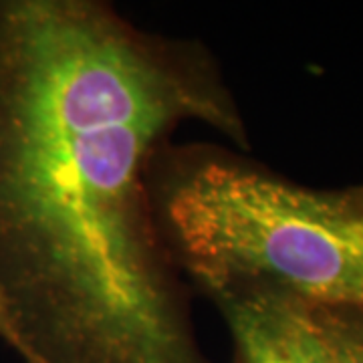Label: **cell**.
Listing matches in <instances>:
<instances>
[{"label":"cell","mask_w":363,"mask_h":363,"mask_svg":"<svg viewBox=\"0 0 363 363\" xmlns=\"http://www.w3.org/2000/svg\"><path fill=\"white\" fill-rule=\"evenodd\" d=\"M157 220L178 267L208 295L240 285L363 313V212L230 154L154 169Z\"/></svg>","instance_id":"2"},{"label":"cell","mask_w":363,"mask_h":363,"mask_svg":"<svg viewBox=\"0 0 363 363\" xmlns=\"http://www.w3.org/2000/svg\"><path fill=\"white\" fill-rule=\"evenodd\" d=\"M313 311L337 363H363V313L327 307H313Z\"/></svg>","instance_id":"4"},{"label":"cell","mask_w":363,"mask_h":363,"mask_svg":"<svg viewBox=\"0 0 363 363\" xmlns=\"http://www.w3.org/2000/svg\"><path fill=\"white\" fill-rule=\"evenodd\" d=\"M233 335L238 363H337L309 303L264 285L210 295Z\"/></svg>","instance_id":"3"},{"label":"cell","mask_w":363,"mask_h":363,"mask_svg":"<svg viewBox=\"0 0 363 363\" xmlns=\"http://www.w3.org/2000/svg\"><path fill=\"white\" fill-rule=\"evenodd\" d=\"M247 145L210 55L99 0H0V341L23 363H210L157 220L168 138Z\"/></svg>","instance_id":"1"},{"label":"cell","mask_w":363,"mask_h":363,"mask_svg":"<svg viewBox=\"0 0 363 363\" xmlns=\"http://www.w3.org/2000/svg\"><path fill=\"white\" fill-rule=\"evenodd\" d=\"M343 196H345V200L350 202L351 206L357 208L359 212H363V186H359V188H351L347 192H343Z\"/></svg>","instance_id":"5"}]
</instances>
